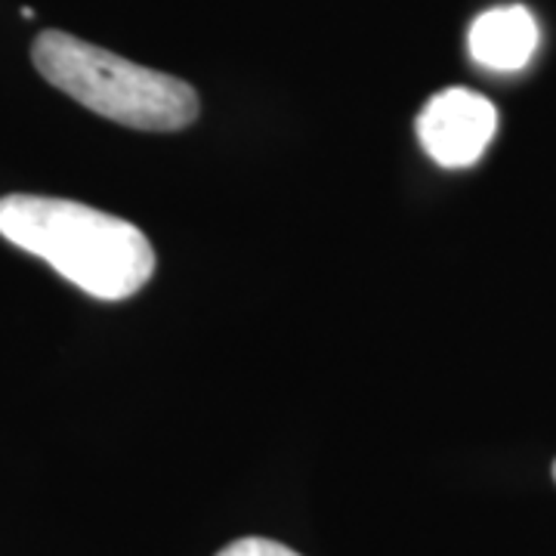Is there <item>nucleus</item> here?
<instances>
[{"label":"nucleus","instance_id":"f257e3e1","mask_svg":"<svg viewBox=\"0 0 556 556\" xmlns=\"http://www.w3.org/2000/svg\"><path fill=\"white\" fill-rule=\"evenodd\" d=\"M0 236L50 263L90 298H130L155 273V251L134 223L80 201L3 195Z\"/></svg>","mask_w":556,"mask_h":556},{"label":"nucleus","instance_id":"f03ea898","mask_svg":"<svg viewBox=\"0 0 556 556\" xmlns=\"http://www.w3.org/2000/svg\"><path fill=\"white\" fill-rule=\"evenodd\" d=\"M31 62L47 84L124 127L170 134L199 118V93L186 80L115 56L75 35L40 31Z\"/></svg>","mask_w":556,"mask_h":556},{"label":"nucleus","instance_id":"7ed1b4c3","mask_svg":"<svg viewBox=\"0 0 556 556\" xmlns=\"http://www.w3.org/2000/svg\"><path fill=\"white\" fill-rule=\"evenodd\" d=\"M497 134V109L489 97L467 87L437 93L417 115L420 146L439 167H470Z\"/></svg>","mask_w":556,"mask_h":556},{"label":"nucleus","instance_id":"20e7f679","mask_svg":"<svg viewBox=\"0 0 556 556\" xmlns=\"http://www.w3.org/2000/svg\"><path fill=\"white\" fill-rule=\"evenodd\" d=\"M467 47L473 62L489 72H519L535 56L538 22L519 3L485 10L470 25Z\"/></svg>","mask_w":556,"mask_h":556},{"label":"nucleus","instance_id":"39448f33","mask_svg":"<svg viewBox=\"0 0 556 556\" xmlns=\"http://www.w3.org/2000/svg\"><path fill=\"white\" fill-rule=\"evenodd\" d=\"M217 556H300L298 551L269 541V538H239L229 547H223Z\"/></svg>","mask_w":556,"mask_h":556},{"label":"nucleus","instance_id":"423d86ee","mask_svg":"<svg viewBox=\"0 0 556 556\" xmlns=\"http://www.w3.org/2000/svg\"><path fill=\"white\" fill-rule=\"evenodd\" d=\"M554 479H556V464H554Z\"/></svg>","mask_w":556,"mask_h":556}]
</instances>
